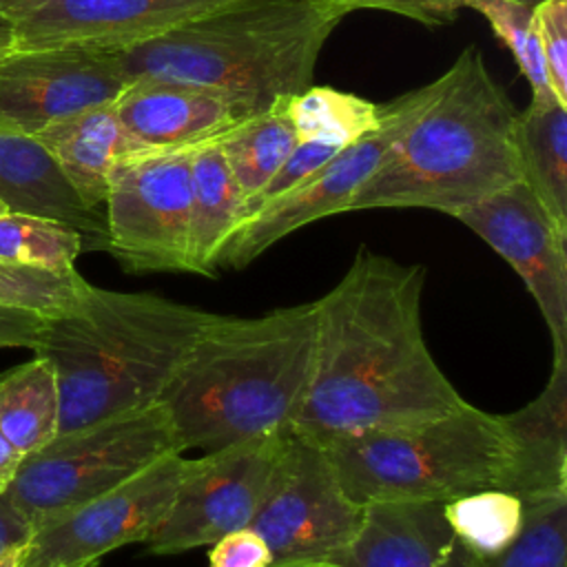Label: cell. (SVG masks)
<instances>
[{"label": "cell", "instance_id": "1", "mask_svg": "<svg viewBox=\"0 0 567 567\" xmlns=\"http://www.w3.org/2000/svg\"><path fill=\"white\" fill-rule=\"evenodd\" d=\"M423 286L421 264L357 250L346 275L315 301L310 379L288 432L326 445L467 403L427 348Z\"/></svg>", "mask_w": 567, "mask_h": 567}, {"label": "cell", "instance_id": "2", "mask_svg": "<svg viewBox=\"0 0 567 567\" xmlns=\"http://www.w3.org/2000/svg\"><path fill=\"white\" fill-rule=\"evenodd\" d=\"M315 348V301L259 317L215 315L159 396L177 450L210 454L281 434L303 401Z\"/></svg>", "mask_w": 567, "mask_h": 567}, {"label": "cell", "instance_id": "3", "mask_svg": "<svg viewBox=\"0 0 567 567\" xmlns=\"http://www.w3.org/2000/svg\"><path fill=\"white\" fill-rule=\"evenodd\" d=\"M210 317L159 295L91 286L73 310L47 319L33 354L55 372L58 434L159 403Z\"/></svg>", "mask_w": 567, "mask_h": 567}, {"label": "cell", "instance_id": "4", "mask_svg": "<svg viewBox=\"0 0 567 567\" xmlns=\"http://www.w3.org/2000/svg\"><path fill=\"white\" fill-rule=\"evenodd\" d=\"M523 179L518 111L476 44L445 71L436 100L408 126L348 210L432 208L447 215Z\"/></svg>", "mask_w": 567, "mask_h": 567}, {"label": "cell", "instance_id": "5", "mask_svg": "<svg viewBox=\"0 0 567 567\" xmlns=\"http://www.w3.org/2000/svg\"><path fill=\"white\" fill-rule=\"evenodd\" d=\"M346 13L326 0H233L120 51L126 84L208 86L255 115L312 86L319 53Z\"/></svg>", "mask_w": 567, "mask_h": 567}, {"label": "cell", "instance_id": "6", "mask_svg": "<svg viewBox=\"0 0 567 567\" xmlns=\"http://www.w3.org/2000/svg\"><path fill=\"white\" fill-rule=\"evenodd\" d=\"M359 505L450 501L496 487L503 467L501 414L465 403L423 421L341 436L323 445Z\"/></svg>", "mask_w": 567, "mask_h": 567}, {"label": "cell", "instance_id": "7", "mask_svg": "<svg viewBox=\"0 0 567 567\" xmlns=\"http://www.w3.org/2000/svg\"><path fill=\"white\" fill-rule=\"evenodd\" d=\"M179 452L162 403L64 434L22 458L4 496L33 532Z\"/></svg>", "mask_w": 567, "mask_h": 567}, {"label": "cell", "instance_id": "8", "mask_svg": "<svg viewBox=\"0 0 567 567\" xmlns=\"http://www.w3.org/2000/svg\"><path fill=\"white\" fill-rule=\"evenodd\" d=\"M443 86L445 73L416 91L381 104L383 117L374 131L346 144L299 186L246 217L221 246L215 270L244 268L301 226L337 213H348L357 190L385 162V155L396 140L436 100Z\"/></svg>", "mask_w": 567, "mask_h": 567}, {"label": "cell", "instance_id": "9", "mask_svg": "<svg viewBox=\"0 0 567 567\" xmlns=\"http://www.w3.org/2000/svg\"><path fill=\"white\" fill-rule=\"evenodd\" d=\"M363 505L343 489L323 445L288 432L250 527L272 567H326L354 538Z\"/></svg>", "mask_w": 567, "mask_h": 567}, {"label": "cell", "instance_id": "10", "mask_svg": "<svg viewBox=\"0 0 567 567\" xmlns=\"http://www.w3.org/2000/svg\"><path fill=\"white\" fill-rule=\"evenodd\" d=\"M190 148L122 157L104 202L106 250L131 272H188Z\"/></svg>", "mask_w": 567, "mask_h": 567}, {"label": "cell", "instance_id": "11", "mask_svg": "<svg viewBox=\"0 0 567 567\" xmlns=\"http://www.w3.org/2000/svg\"><path fill=\"white\" fill-rule=\"evenodd\" d=\"M286 434L259 436L193 456V467L166 514L144 540L148 551L157 556L182 554L248 527L264 501Z\"/></svg>", "mask_w": 567, "mask_h": 567}, {"label": "cell", "instance_id": "12", "mask_svg": "<svg viewBox=\"0 0 567 567\" xmlns=\"http://www.w3.org/2000/svg\"><path fill=\"white\" fill-rule=\"evenodd\" d=\"M193 458L171 452L117 487L38 527L20 567H89L122 545L144 543L166 514Z\"/></svg>", "mask_w": 567, "mask_h": 567}, {"label": "cell", "instance_id": "13", "mask_svg": "<svg viewBox=\"0 0 567 567\" xmlns=\"http://www.w3.org/2000/svg\"><path fill=\"white\" fill-rule=\"evenodd\" d=\"M454 217L523 279L549 328L554 359H567V230L523 179Z\"/></svg>", "mask_w": 567, "mask_h": 567}, {"label": "cell", "instance_id": "14", "mask_svg": "<svg viewBox=\"0 0 567 567\" xmlns=\"http://www.w3.org/2000/svg\"><path fill=\"white\" fill-rule=\"evenodd\" d=\"M124 89L120 51L11 49L0 58V131L31 137L53 120L115 102Z\"/></svg>", "mask_w": 567, "mask_h": 567}, {"label": "cell", "instance_id": "15", "mask_svg": "<svg viewBox=\"0 0 567 567\" xmlns=\"http://www.w3.org/2000/svg\"><path fill=\"white\" fill-rule=\"evenodd\" d=\"M233 0H38L9 20L11 49L124 51Z\"/></svg>", "mask_w": 567, "mask_h": 567}, {"label": "cell", "instance_id": "16", "mask_svg": "<svg viewBox=\"0 0 567 567\" xmlns=\"http://www.w3.org/2000/svg\"><path fill=\"white\" fill-rule=\"evenodd\" d=\"M454 534L443 501L363 505L354 538L326 567H483Z\"/></svg>", "mask_w": 567, "mask_h": 567}, {"label": "cell", "instance_id": "17", "mask_svg": "<svg viewBox=\"0 0 567 567\" xmlns=\"http://www.w3.org/2000/svg\"><path fill=\"white\" fill-rule=\"evenodd\" d=\"M503 467L496 487L523 505L567 496V359H554L540 394L501 414Z\"/></svg>", "mask_w": 567, "mask_h": 567}, {"label": "cell", "instance_id": "18", "mask_svg": "<svg viewBox=\"0 0 567 567\" xmlns=\"http://www.w3.org/2000/svg\"><path fill=\"white\" fill-rule=\"evenodd\" d=\"M113 104L131 137L155 151L213 142L250 117L237 100L217 89L166 80L131 82Z\"/></svg>", "mask_w": 567, "mask_h": 567}, {"label": "cell", "instance_id": "19", "mask_svg": "<svg viewBox=\"0 0 567 567\" xmlns=\"http://www.w3.org/2000/svg\"><path fill=\"white\" fill-rule=\"evenodd\" d=\"M0 202L11 213L38 215L75 228L86 250H106L104 213L80 199L49 153L29 135L0 131Z\"/></svg>", "mask_w": 567, "mask_h": 567}, {"label": "cell", "instance_id": "20", "mask_svg": "<svg viewBox=\"0 0 567 567\" xmlns=\"http://www.w3.org/2000/svg\"><path fill=\"white\" fill-rule=\"evenodd\" d=\"M31 137L49 153L80 199L95 210L106 202L113 166L126 155L146 151L124 128L113 102L53 120Z\"/></svg>", "mask_w": 567, "mask_h": 567}, {"label": "cell", "instance_id": "21", "mask_svg": "<svg viewBox=\"0 0 567 567\" xmlns=\"http://www.w3.org/2000/svg\"><path fill=\"white\" fill-rule=\"evenodd\" d=\"M244 193L217 140L195 146L190 164L188 272L213 277L217 255L244 219Z\"/></svg>", "mask_w": 567, "mask_h": 567}, {"label": "cell", "instance_id": "22", "mask_svg": "<svg viewBox=\"0 0 567 567\" xmlns=\"http://www.w3.org/2000/svg\"><path fill=\"white\" fill-rule=\"evenodd\" d=\"M518 151L523 182L567 230V106L556 97L532 100L518 113Z\"/></svg>", "mask_w": 567, "mask_h": 567}, {"label": "cell", "instance_id": "23", "mask_svg": "<svg viewBox=\"0 0 567 567\" xmlns=\"http://www.w3.org/2000/svg\"><path fill=\"white\" fill-rule=\"evenodd\" d=\"M60 394L51 363L38 354L0 377V432L22 454L58 436Z\"/></svg>", "mask_w": 567, "mask_h": 567}, {"label": "cell", "instance_id": "24", "mask_svg": "<svg viewBox=\"0 0 567 567\" xmlns=\"http://www.w3.org/2000/svg\"><path fill=\"white\" fill-rule=\"evenodd\" d=\"M288 97L290 95L277 97L266 111L241 120L217 137L226 164L246 199L268 184L299 144L297 128L288 113Z\"/></svg>", "mask_w": 567, "mask_h": 567}, {"label": "cell", "instance_id": "25", "mask_svg": "<svg viewBox=\"0 0 567 567\" xmlns=\"http://www.w3.org/2000/svg\"><path fill=\"white\" fill-rule=\"evenodd\" d=\"M443 514L461 543L483 563L505 554L525 525L523 501L498 487L454 496L443 503Z\"/></svg>", "mask_w": 567, "mask_h": 567}, {"label": "cell", "instance_id": "26", "mask_svg": "<svg viewBox=\"0 0 567 567\" xmlns=\"http://www.w3.org/2000/svg\"><path fill=\"white\" fill-rule=\"evenodd\" d=\"M288 113L299 140L346 146L381 124L383 109L370 100L330 86H308L288 97Z\"/></svg>", "mask_w": 567, "mask_h": 567}, {"label": "cell", "instance_id": "27", "mask_svg": "<svg viewBox=\"0 0 567 567\" xmlns=\"http://www.w3.org/2000/svg\"><path fill=\"white\" fill-rule=\"evenodd\" d=\"M84 250V237L66 224L11 210L0 215L2 261L49 270H71Z\"/></svg>", "mask_w": 567, "mask_h": 567}, {"label": "cell", "instance_id": "28", "mask_svg": "<svg viewBox=\"0 0 567 567\" xmlns=\"http://www.w3.org/2000/svg\"><path fill=\"white\" fill-rule=\"evenodd\" d=\"M89 288L91 284L75 268L49 270L0 259V308L53 319L73 310Z\"/></svg>", "mask_w": 567, "mask_h": 567}, {"label": "cell", "instance_id": "29", "mask_svg": "<svg viewBox=\"0 0 567 567\" xmlns=\"http://www.w3.org/2000/svg\"><path fill=\"white\" fill-rule=\"evenodd\" d=\"M467 7L478 11L489 22L496 38L512 51L520 73L532 86V100L556 97L540 53L534 7L514 0H467Z\"/></svg>", "mask_w": 567, "mask_h": 567}, {"label": "cell", "instance_id": "30", "mask_svg": "<svg viewBox=\"0 0 567 567\" xmlns=\"http://www.w3.org/2000/svg\"><path fill=\"white\" fill-rule=\"evenodd\" d=\"M483 567H567V496L525 505L518 540Z\"/></svg>", "mask_w": 567, "mask_h": 567}, {"label": "cell", "instance_id": "31", "mask_svg": "<svg viewBox=\"0 0 567 567\" xmlns=\"http://www.w3.org/2000/svg\"><path fill=\"white\" fill-rule=\"evenodd\" d=\"M343 146L332 144V142H321V140H299L295 151L286 157V162L279 166V171L268 179V184L252 195L250 199L244 202V219L257 213L261 206L268 202L286 195L295 186H299L306 177H310L319 166H323L337 151ZM241 219V221H244Z\"/></svg>", "mask_w": 567, "mask_h": 567}, {"label": "cell", "instance_id": "32", "mask_svg": "<svg viewBox=\"0 0 567 567\" xmlns=\"http://www.w3.org/2000/svg\"><path fill=\"white\" fill-rule=\"evenodd\" d=\"M534 18L549 86L567 106V0H543L534 7Z\"/></svg>", "mask_w": 567, "mask_h": 567}, {"label": "cell", "instance_id": "33", "mask_svg": "<svg viewBox=\"0 0 567 567\" xmlns=\"http://www.w3.org/2000/svg\"><path fill=\"white\" fill-rule=\"evenodd\" d=\"M208 567H272L266 540L248 525L210 543Z\"/></svg>", "mask_w": 567, "mask_h": 567}, {"label": "cell", "instance_id": "34", "mask_svg": "<svg viewBox=\"0 0 567 567\" xmlns=\"http://www.w3.org/2000/svg\"><path fill=\"white\" fill-rule=\"evenodd\" d=\"M352 9H388L412 18L423 24H445L452 22L458 9L467 7V0H326Z\"/></svg>", "mask_w": 567, "mask_h": 567}, {"label": "cell", "instance_id": "35", "mask_svg": "<svg viewBox=\"0 0 567 567\" xmlns=\"http://www.w3.org/2000/svg\"><path fill=\"white\" fill-rule=\"evenodd\" d=\"M44 317L24 310L0 308V348H29L38 343Z\"/></svg>", "mask_w": 567, "mask_h": 567}, {"label": "cell", "instance_id": "36", "mask_svg": "<svg viewBox=\"0 0 567 567\" xmlns=\"http://www.w3.org/2000/svg\"><path fill=\"white\" fill-rule=\"evenodd\" d=\"M31 534L33 527L29 525V520L11 505L7 496H0V551L27 543Z\"/></svg>", "mask_w": 567, "mask_h": 567}, {"label": "cell", "instance_id": "37", "mask_svg": "<svg viewBox=\"0 0 567 567\" xmlns=\"http://www.w3.org/2000/svg\"><path fill=\"white\" fill-rule=\"evenodd\" d=\"M22 458L24 456L0 432V496H4V492L9 489Z\"/></svg>", "mask_w": 567, "mask_h": 567}, {"label": "cell", "instance_id": "38", "mask_svg": "<svg viewBox=\"0 0 567 567\" xmlns=\"http://www.w3.org/2000/svg\"><path fill=\"white\" fill-rule=\"evenodd\" d=\"M38 0H0V20L9 22L13 16H18L22 9L33 4Z\"/></svg>", "mask_w": 567, "mask_h": 567}, {"label": "cell", "instance_id": "39", "mask_svg": "<svg viewBox=\"0 0 567 567\" xmlns=\"http://www.w3.org/2000/svg\"><path fill=\"white\" fill-rule=\"evenodd\" d=\"M24 545H27V543L2 549V551H0V567H20V556H22Z\"/></svg>", "mask_w": 567, "mask_h": 567}, {"label": "cell", "instance_id": "40", "mask_svg": "<svg viewBox=\"0 0 567 567\" xmlns=\"http://www.w3.org/2000/svg\"><path fill=\"white\" fill-rule=\"evenodd\" d=\"M11 27H9V22H2L0 20V58L4 55V53H9L11 51Z\"/></svg>", "mask_w": 567, "mask_h": 567}, {"label": "cell", "instance_id": "41", "mask_svg": "<svg viewBox=\"0 0 567 567\" xmlns=\"http://www.w3.org/2000/svg\"><path fill=\"white\" fill-rule=\"evenodd\" d=\"M514 2H520V4H529V7H536V4H540L543 0H514Z\"/></svg>", "mask_w": 567, "mask_h": 567}, {"label": "cell", "instance_id": "42", "mask_svg": "<svg viewBox=\"0 0 567 567\" xmlns=\"http://www.w3.org/2000/svg\"><path fill=\"white\" fill-rule=\"evenodd\" d=\"M2 213H7V206L0 202V215H2Z\"/></svg>", "mask_w": 567, "mask_h": 567}, {"label": "cell", "instance_id": "43", "mask_svg": "<svg viewBox=\"0 0 567 567\" xmlns=\"http://www.w3.org/2000/svg\"><path fill=\"white\" fill-rule=\"evenodd\" d=\"M89 567H95V565H89Z\"/></svg>", "mask_w": 567, "mask_h": 567}]
</instances>
